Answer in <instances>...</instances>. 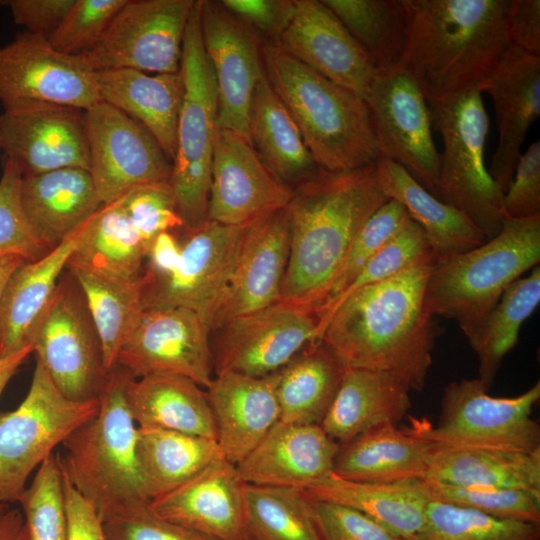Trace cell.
Masks as SVG:
<instances>
[{"label":"cell","mask_w":540,"mask_h":540,"mask_svg":"<svg viewBox=\"0 0 540 540\" xmlns=\"http://www.w3.org/2000/svg\"><path fill=\"white\" fill-rule=\"evenodd\" d=\"M249 139L267 167L289 186H298L321 170L264 69L252 99Z\"/></svg>","instance_id":"36"},{"label":"cell","mask_w":540,"mask_h":540,"mask_svg":"<svg viewBox=\"0 0 540 540\" xmlns=\"http://www.w3.org/2000/svg\"><path fill=\"white\" fill-rule=\"evenodd\" d=\"M430 500L473 509L484 514L540 524V493L506 488L464 487L422 479Z\"/></svg>","instance_id":"47"},{"label":"cell","mask_w":540,"mask_h":540,"mask_svg":"<svg viewBox=\"0 0 540 540\" xmlns=\"http://www.w3.org/2000/svg\"><path fill=\"white\" fill-rule=\"evenodd\" d=\"M42 101L86 110L101 101L80 55L56 51L48 39L27 31L0 46V103Z\"/></svg>","instance_id":"20"},{"label":"cell","mask_w":540,"mask_h":540,"mask_svg":"<svg viewBox=\"0 0 540 540\" xmlns=\"http://www.w3.org/2000/svg\"><path fill=\"white\" fill-rule=\"evenodd\" d=\"M180 73L184 90L169 183L184 229H191L208 219L218 113L215 79L202 42L198 1L186 26Z\"/></svg>","instance_id":"8"},{"label":"cell","mask_w":540,"mask_h":540,"mask_svg":"<svg viewBox=\"0 0 540 540\" xmlns=\"http://www.w3.org/2000/svg\"><path fill=\"white\" fill-rule=\"evenodd\" d=\"M318 74L365 98L377 70L322 0H295L294 14L276 41Z\"/></svg>","instance_id":"23"},{"label":"cell","mask_w":540,"mask_h":540,"mask_svg":"<svg viewBox=\"0 0 540 540\" xmlns=\"http://www.w3.org/2000/svg\"><path fill=\"white\" fill-rule=\"evenodd\" d=\"M434 445L408 428L385 424L341 444L333 473L359 482L394 483L425 478Z\"/></svg>","instance_id":"33"},{"label":"cell","mask_w":540,"mask_h":540,"mask_svg":"<svg viewBox=\"0 0 540 540\" xmlns=\"http://www.w3.org/2000/svg\"><path fill=\"white\" fill-rule=\"evenodd\" d=\"M32 353L33 346L28 344L19 351L0 358V396L19 367Z\"/></svg>","instance_id":"62"},{"label":"cell","mask_w":540,"mask_h":540,"mask_svg":"<svg viewBox=\"0 0 540 540\" xmlns=\"http://www.w3.org/2000/svg\"><path fill=\"white\" fill-rule=\"evenodd\" d=\"M21 202L30 224L51 249L103 206L89 171L76 167L23 176Z\"/></svg>","instance_id":"31"},{"label":"cell","mask_w":540,"mask_h":540,"mask_svg":"<svg viewBox=\"0 0 540 540\" xmlns=\"http://www.w3.org/2000/svg\"><path fill=\"white\" fill-rule=\"evenodd\" d=\"M408 20L400 66L428 103L477 88L498 66L509 40L508 0H403Z\"/></svg>","instance_id":"3"},{"label":"cell","mask_w":540,"mask_h":540,"mask_svg":"<svg viewBox=\"0 0 540 540\" xmlns=\"http://www.w3.org/2000/svg\"><path fill=\"white\" fill-rule=\"evenodd\" d=\"M63 478L68 521L67 540H106L97 513L76 491L64 471Z\"/></svg>","instance_id":"59"},{"label":"cell","mask_w":540,"mask_h":540,"mask_svg":"<svg viewBox=\"0 0 540 540\" xmlns=\"http://www.w3.org/2000/svg\"><path fill=\"white\" fill-rule=\"evenodd\" d=\"M125 398L138 427H152L217 441L207 392L190 378L175 374L129 377Z\"/></svg>","instance_id":"34"},{"label":"cell","mask_w":540,"mask_h":540,"mask_svg":"<svg viewBox=\"0 0 540 540\" xmlns=\"http://www.w3.org/2000/svg\"><path fill=\"white\" fill-rule=\"evenodd\" d=\"M424 479L540 493V449L527 453L434 446Z\"/></svg>","instance_id":"37"},{"label":"cell","mask_w":540,"mask_h":540,"mask_svg":"<svg viewBox=\"0 0 540 540\" xmlns=\"http://www.w3.org/2000/svg\"><path fill=\"white\" fill-rule=\"evenodd\" d=\"M98 409L99 398L65 397L36 358L27 395L16 409L0 413V505L18 502L30 475Z\"/></svg>","instance_id":"10"},{"label":"cell","mask_w":540,"mask_h":540,"mask_svg":"<svg viewBox=\"0 0 540 540\" xmlns=\"http://www.w3.org/2000/svg\"><path fill=\"white\" fill-rule=\"evenodd\" d=\"M126 0H75L65 17L48 37L56 51L80 55L103 36Z\"/></svg>","instance_id":"50"},{"label":"cell","mask_w":540,"mask_h":540,"mask_svg":"<svg viewBox=\"0 0 540 540\" xmlns=\"http://www.w3.org/2000/svg\"><path fill=\"white\" fill-rule=\"evenodd\" d=\"M428 105L443 141L437 197L463 212L490 239L502 228L504 194L484 162L489 118L481 92L470 88Z\"/></svg>","instance_id":"7"},{"label":"cell","mask_w":540,"mask_h":540,"mask_svg":"<svg viewBox=\"0 0 540 540\" xmlns=\"http://www.w3.org/2000/svg\"><path fill=\"white\" fill-rule=\"evenodd\" d=\"M210 333L205 320L189 309H145L120 347L115 367L135 379L181 375L207 389L214 378Z\"/></svg>","instance_id":"15"},{"label":"cell","mask_w":540,"mask_h":540,"mask_svg":"<svg viewBox=\"0 0 540 540\" xmlns=\"http://www.w3.org/2000/svg\"><path fill=\"white\" fill-rule=\"evenodd\" d=\"M304 491L314 499L354 509L405 540H412L421 530L430 502L422 479L359 482L331 473Z\"/></svg>","instance_id":"35"},{"label":"cell","mask_w":540,"mask_h":540,"mask_svg":"<svg viewBox=\"0 0 540 540\" xmlns=\"http://www.w3.org/2000/svg\"><path fill=\"white\" fill-rule=\"evenodd\" d=\"M506 29L510 46L540 57L539 0H508Z\"/></svg>","instance_id":"58"},{"label":"cell","mask_w":540,"mask_h":540,"mask_svg":"<svg viewBox=\"0 0 540 540\" xmlns=\"http://www.w3.org/2000/svg\"><path fill=\"white\" fill-rule=\"evenodd\" d=\"M366 52L375 69L400 66L407 43L403 0H322Z\"/></svg>","instance_id":"42"},{"label":"cell","mask_w":540,"mask_h":540,"mask_svg":"<svg viewBox=\"0 0 540 540\" xmlns=\"http://www.w3.org/2000/svg\"><path fill=\"white\" fill-rule=\"evenodd\" d=\"M244 226H227L207 219L184 229L181 257L163 276H142L144 310L181 307L207 323L235 263ZM208 326V325H207Z\"/></svg>","instance_id":"16"},{"label":"cell","mask_w":540,"mask_h":540,"mask_svg":"<svg viewBox=\"0 0 540 540\" xmlns=\"http://www.w3.org/2000/svg\"><path fill=\"white\" fill-rule=\"evenodd\" d=\"M410 392L408 386L390 374L345 368L320 426L341 445L375 427L396 425L412 406Z\"/></svg>","instance_id":"30"},{"label":"cell","mask_w":540,"mask_h":540,"mask_svg":"<svg viewBox=\"0 0 540 540\" xmlns=\"http://www.w3.org/2000/svg\"><path fill=\"white\" fill-rule=\"evenodd\" d=\"M67 269L83 291L110 372L116 366L120 347L144 310L142 278L120 281L84 269Z\"/></svg>","instance_id":"44"},{"label":"cell","mask_w":540,"mask_h":540,"mask_svg":"<svg viewBox=\"0 0 540 540\" xmlns=\"http://www.w3.org/2000/svg\"><path fill=\"white\" fill-rule=\"evenodd\" d=\"M277 382L278 372L262 377L215 374L207 395L217 443L230 463L237 465L279 421Z\"/></svg>","instance_id":"27"},{"label":"cell","mask_w":540,"mask_h":540,"mask_svg":"<svg viewBox=\"0 0 540 540\" xmlns=\"http://www.w3.org/2000/svg\"><path fill=\"white\" fill-rule=\"evenodd\" d=\"M435 266L426 252L397 274L353 291L319 317L318 339L345 368L387 373L422 391L438 335L425 303Z\"/></svg>","instance_id":"1"},{"label":"cell","mask_w":540,"mask_h":540,"mask_svg":"<svg viewBox=\"0 0 540 540\" xmlns=\"http://www.w3.org/2000/svg\"><path fill=\"white\" fill-rule=\"evenodd\" d=\"M477 89L488 93L493 102L498 144L488 171L505 194L529 128L540 116V57L509 46Z\"/></svg>","instance_id":"24"},{"label":"cell","mask_w":540,"mask_h":540,"mask_svg":"<svg viewBox=\"0 0 540 540\" xmlns=\"http://www.w3.org/2000/svg\"><path fill=\"white\" fill-rule=\"evenodd\" d=\"M539 537L537 524L430 500L423 526L412 540H539Z\"/></svg>","instance_id":"45"},{"label":"cell","mask_w":540,"mask_h":540,"mask_svg":"<svg viewBox=\"0 0 540 540\" xmlns=\"http://www.w3.org/2000/svg\"><path fill=\"white\" fill-rule=\"evenodd\" d=\"M375 164L342 172L321 169L294 188L286 206L290 247L282 301L314 313L325 302L358 232L389 200Z\"/></svg>","instance_id":"2"},{"label":"cell","mask_w":540,"mask_h":540,"mask_svg":"<svg viewBox=\"0 0 540 540\" xmlns=\"http://www.w3.org/2000/svg\"><path fill=\"white\" fill-rule=\"evenodd\" d=\"M136 457L150 501L224 458L214 439L152 427L137 428Z\"/></svg>","instance_id":"40"},{"label":"cell","mask_w":540,"mask_h":540,"mask_svg":"<svg viewBox=\"0 0 540 540\" xmlns=\"http://www.w3.org/2000/svg\"><path fill=\"white\" fill-rule=\"evenodd\" d=\"M261 58L271 87L322 170L350 171L381 158L363 98L302 64L276 41H263Z\"/></svg>","instance_id":"4"},{"label":"cell","mask_w":540,"mask_h":540,"mask_svg":"<svg viewBox=\"0 0 540 540\" xmlns=\"http://www.w3.org/2000/svg\"><path fill=\"white\" fill-rule=\"evenodd\" d=\"M289 247L286 208L244 226L235 263L207 320L211 332L281 300Z\"/></svg>","instance_id":"22"},{"label":"cell","mask_w":540,"mask_h":540,"mask_svg":"<svg viewBox=\"0 0 540 540\" xmlns=\"http://www.w3.org/2000/svg\"><path fill=\"white\" fill-rule=\"evenodd\" d=\"M18 503L29 540H67L64 478L58 454L53 452L38 467Z\"/></svg>","instance_id":"46"},{"label":"cell","mask_w":540,"mask_h":540,"mask_svg":"<svg viewBox=\"0 0 540 540\" xmlns=\"http://www.w3.org/2000/svg\"><path fill=\"white\" fill-rule=\"evenodd\" d=\"M244 488L236 465L220 458L150 501L159 516L212 540H243Z\"/></svg>","instance_id":"26"},{"label":"cell","mask_w":540,"mask_h":540,"mask_svg":"<svg viewBox=\"0 0 540 540\" xmlns=\"http://www.w3.org/2000/svg\"><path fill=\"white\" fill-rule=\"evenodd\" d=\"M181 251L182 244L175 232L159 233L149 246L144 274L163 276L170 273L178 264Z\"/></svg>","instance_id":"60"},{"label":"cell","mask_w":540,"mask_h":540,"mask_svg":"<svg viewBox=\"0 0 540 540\" xmlns=\"http://www.w3.org/2000/svg\"><path fill=\"white\" fill-rule=\"evenodd\" d=\"M75 0L1 1L11 12L15 24L29 33L47 38L59 26Z\"/></svg>","instance_id":"57"},{"label":"cell","mask_w":540,"mask_h":540,"mask_svg":"<svg viewBox=\"0 0 540 540\" xmlns=\"http://www.w3.org/2000/svg\"><path fill=\"white\" fill-rule=\"evenodd\" d=\"M149 246L121 198L103 205L87 220L80 246L67 268H79L120 281L142 278Z\"/></svg>","instance_id":"38"},{"label":"cell","mask_w":540,"mask_h":540,"mask_svg":"<svg viewBox=\"0 0 540 540\" xmlns=\"http://www.w3.org/2000/svg\"><path fill=\"white\" fill-rule=\"evenodd\" d=\"M23 174L4 158L0 178V257L17 255L37 261L52 249L39 237L25 215L21 202Z\"/></svg>","instance_id":"48"},{"label":"cell","mask_w":540,"mask_h":540,"mask_svg":"<svg viewBox=\"0 0 540 540\" xmlns=\"http://www.w3.org/2000/svg\"><path fill=\"white\" fill-rule=\"evenodd\" d=\"M94 78L100 100L139 122L172 163L184 90L180 71L148 74L109 69L94 72Z\"/></svg>","instance_id":"28"},{"label":"cell","mask_w":540,"mask_h":540,"mask_svg":"<svg viewBox=\"0 0 540 540\" xmlns=\"http://www.w3.org/2000/svg\"><path fill=\"white\" fill-rule=\"evenodd\" d=\"M198 8L203 47L217 91V127L250 142L251 104L263 73V40L221 1L198 0Z\"/></svg>","instance_id":"18"},{"label":"cell","mask_w":540,"mask_h":540,"mask_svg":"<svg viewBox=\"0 0 540 540\" xmlns=\"http://www.w3.org/2000/svg\"><path fill=\"white\" fill-rule=\"evenodd\" d=\"M89 173L103 205L131 189L169 181L172 163L136 120L99 101L83 112Z\"/></svg>","instance_id":"14"},{"label":"cell","mask_w":540,"mask_h":540,"mask_svg":"<svg viewBox=\"0 0 540 540\" xmlns=\"http://www.w3.org/2000/svg\"><path fill=\"white\" fill-rule=\"evenodd\" d=\"M426 252H430V248L424 231L411 219L376 252L334 301L316 313L318 319L353 291L397 274Z\"/></svg>","instance_id":"51"},{"label":"cell","mask_w":540,"mask_h":540,"mask_svg":"<svg viewBox=\"0 0 540 540\" xmlns=\"http://www.w3.org/2000/svg\"><path fill=\"white\" fill-rule=\"evenodd\" d=\"M540 303V267L514 281L468 342L478 357L479 380L490 389L504 357L517 345L523 322Z\"/></svg>","instance_id":"41"},{"label":"cell","mask_w":540,"mask_h":540,"mask_svg":"<svg viewBox=\"0 0 540 540\" xmlns=\"http://www.w3.org/2000/svg\"><path fill=\"white\" fill-rule=\"evenodd\" d=\"M339 447L320 425L278 421L236 469L247 485L304 490L333 473Z\"/></svg>","instance_id":"25"},{"label":"cell","mask_w":540,"mask_h":540,"mask_svg":"<svg viewBox=\"0 0 540 540\" xmlns=\"http://www.w3.org/2000/svg\"><path fill=\"white\" fill-rule=\"evenodd\" d=\"M243 540H324L304 490L245 484Z\"/></svg>","instance_id":"43"},{"label":"cell","mask_w":540,"mask_h":540,"mask_svg":"<svg viewBox=\"0 0 540 540\" xmlns=\"http://www.w3.org/2000/svg\"><path fill=\"white\" fill-rule=\"evenodd\" d=\"M309 497L324 540H405L354 509Z\"/></svg>","instance_id":"54"},{"label":"cell","mask_w":540,"mask_h":540,"mask_svg":"<svg viewBox=\"0 0 540 540\" xmlns=\"http://www.w3.org/2000/svg\"><path fill=\"white\" fill-rule=\"evenodd\" d=\"M364 100L381 157L405 168L437 197L440 153L432 136L429 105L416 81L401 66L377 71Z\"/></svg>","instance_id":"13"},{"label":"cell","mask_w":540,"mask_h":540,"mask_svg":"<svg viewBox=\"0 0 540 540\" xmlns=\"http://www.w3.org/2000/svg\"><path fill=\"white\" fill-rule=\"evenodd\" d=\"M410 220L407 210L399 202L389 199L381 205L358 232L328 297L316 313L334 301L376 252Z\"/></svg>","instance_id":"49"},{"label":"cell","mask_w":540,"mask_h":540,"mask_svg":"<svg viewBox=\"0 0 540 540\" xmlns=\"http://www.w3.org/2000/svg\"><path fill=\"white\" fill-rule=\"evenodd\" d=\"M86 227L87 220L45 256L23 262L9 277L0 300V358L31 344L34 326L80 246Z\"/></svg>","instance_id":"29"},{"label":"cell","mask_w":540,"mask_h":540,"mask_svg":"<svg viewBox=\"0 0 540 540\" xmlns=\"http://www.w3.org/2000/svg\"><path fill=\"white\" fill-rule=\"evenodd\" d=\"M344 369L321 340L307 344L277 371L279 421L320 425L336 395Z\"/></svg>","instance_id":"39"},{"label":"cell","mask_w":540,"mask_h":540,"mask_svg":"<svg viewBox=\"0 0 540 540\" xmlns=\"http://www.w3.org/2000/svg\"><path fill=\"white\" fill-rule=\"evenodd\" d=\"M120 198L148 246L161 232H175L185 228L169 181L135 187Z\"/></svg>","instance_id":"52"},{"label":"cell","mask_w":540,"mask_h":540,"mask_svg":"<svg viewBox=\"0 0 540 540\" xmlns=\"http://www.w3.org/2000/svg\"><path fill=\"white\" fill-rule=\"evenodd\" d=\"M0 540H29L20 509L9 505L0 509Z\"/></svg>","instance_id":"61"},{"label":"cell","mask_w":540,"mask_h":540,"mask_svg":"<svg viewBox=\"0 0 540 540\" xmlns=\"http://www.w3.org/2000/svg\"><path fill=\"white\" fill-rule=\"evenodd\" d=\"M294 188L280 180L240 134L217 127L213 144L208 219L246 226L286 208Z\"/></svg>","instance_id":"21"},{"label":"cell","mask_w":540,"mask_h":540,"mask_svg":"<svg viewBox=\"0 0 540 540\" xmlns=\"http://www.w3.org/2000/svg\"><path fill=\"white\" fill-rule=\"evenodd\" d=\"M2 106L0 149L23 176L71 167L89 170L84 110L42 101Z\"/></svg>","instance_id":"19"},{"label":"cell","mask_w":540,"mask_h":540,"mask_svg":"<svg viewBox=\"0 0 540 540\" xmlns=\"http://www.w3.org/2000/svg\"><path fill=\"white\" fill-rule=\"evenodd\" d=\"M194 0H126L101 39L80 54L93 71H180L186 26Z\"/></svg>","instance_id":"12"},{"label":"cell","mask_w":540,"mask_h":540,"mask_svg":"<svg viewBox=\"0 0 540 540\" xmlns=\"http://www.w3.org/2000/svg\"><path fill=\"white\" fill-rule=\"evenodd\" d=\"M101 522L106 540H212L159 516L150 502L121 509Z\"/></svg>","instance_id":"53"},{"label":"cell","mask_w":540,"mask_h":540,"mask_svg":"<svg viewBox=\"0 0 540 540\" xmlns=\"http://www.w3.org/2000/svg\"><path fill=\"white\" fill-rule=\"evenodd\" d=\"M221 2L263 41H277L295 11V0H223Z\"/></svg>","instance_id":"56"},{"label":"cell","mask_w":540,"mask_h":540,"mask_svg":"<svg viewBox=\"0 0 540 540\" xmlns=\"http://www.w3.org/2000/svg\"><path fill=\"white\" fill-rule=\"evenodd\" d=\"M318 323L312 310L282 300L236 317L215 331L214 372L252 377L275 373L319 340Z\"/></svg>","instance_id":"17"},{"label":"cell","mask_w":540,"mask_h":540,"mask_svg":"<svg viewBox=\"0 0 540 540\" xmlns=\"http://www.w3.org/2000/svg\"><path fill=\"white\" fill-rule=\"evenodd\" d=\"M23 262L25 260L17 255L0 257V300L9 277Z\"/></svg>","instance_id":"63"},{"label":"cell","mask_w":540,"mask_h":540,"mask_svg":"<svg viewBox=\"0 0 540 540\" xmlns=\"http://www.w3.org/2000/svg\"><path fill=\"white\" fill-rule=\"evenodd\" d=\"M504 218L526 219L540 215V141L521 154L513 180L503 197Z\"/></svg>","instance_id":"55"},{"label":"cell","mask_w":540,"mask_h":540,"mask_svg":"<svg viewBox=\"0 0 540 540\" xmlns=\"http://www.w3.org/2000/svg\"><path fill=\"white\" fill-rule=\"evenodd\" d=\"M478 379L449 383L436 424L411 418L408 429L436 447L533 452L540 449V426L531 417L540 382L515 397H493Z\"/></svg>","instance_id":"9"},{"label":"cell","mask_w":540,"mask_h":540,"mask_svg":"<svg viewBox=\"0 0 540 540\" xmlns=\"http://www.w3.org/2000/svg\"><path fill=\"white\" fill-rule=\"evenodd\" d=\"M375 165L384 194L402 204L424 231L436 265L488 240L463 212L432 195L399 164L381 157Z\"/></svg>","instance_id":"32"},{"label":"cell","mask_w":540,"mask_h":540,"mask_svg":"<svg viewBox=\"0 0 540 540\" xmlns=\"http://www.w3.org/2000/svg\"><path fill=\"white\" fill-rule=\"evenodd\" d=\"M540 261V215L504 218L497 235L435 266L425 292L428 311L457 322L469 338L504 291Z\"/></svg>","instance_id":"6"},{"label":"cell","mask_w":540,"mask_h":540,"mask_svg":"<svg viewBox=\"0 0 540 540\" xmlns=\"http://www.w3.org/2000/svg\"><path fill=\"white\" fill-rule=\"evenodd\" d=\"M4 506H6V505H0V509H1L2 507H4Z\"/></svg>","instance_id":"64"},{"label":"cell","mask_w":540,"mask_h":540,"mask_svg":"<svg viewBox=\"0 0 540 540\" xmlns=\"http://www.w3.org/2000/svg\"><path fill=\"white\" fill-rule=\"evenodd\" d=\"M30 343L59 391L74 401L98 399L108 381L101 342L76 278L60 276Z\"/></svg>","instance_id":"11"},{"label":"cell","mask_w":540,"mask_h":540,"mask_svg":"<svg viewBox=\"0 0 540 540\" xmlns=\"http://www.w3.org/2000/svg\"><path fill=\"white\" fill-rule=\"evenodd\" d=\"M127 372L115 367L96 415L62 443L64 474L100 520L150 502L136 457L137 428L125 398Z\"/></svg>","instance_id":"5"}]
</instances>
